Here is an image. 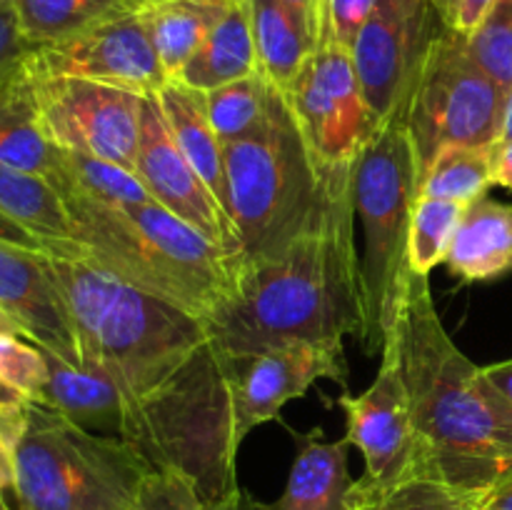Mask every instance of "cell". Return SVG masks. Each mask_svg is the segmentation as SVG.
Masks as SVG:
<instances>
[{"instance_id": "f546056e", "label": "cell", "mask_w": 512, "mask_h": 510, "mask_svg": "<svg viewBox=\"0 0 512 510\" xmlns=\"http://www.w3.org/2000/svg\"><path fill=\"white\" fill-rule=\"evenodd\" d=\"M55 190L60 195L78 193L83 198L98 200V203H143V200H150L133 170L110 163V160L93 158V155L70 153V150H63V173L55 183Z\"/></svg>"}, {"instance_id": "8992f818", "label": "cell", "mask_w": 512, "mask_h": 510, "mask_svg": "<svg viewBox=\"0 0 512 510\" xmlns=\"http://www.w3.org/2000/svg\"><path fill=\"white\" fill-rule=\"evenodd\" d=\"M120 438L150 468L188 475L205 505L238 493L240 445L233 433L230 355L213 335L163 388L125 408Z\"/></svg>"}, {"instance_id": "d4e9b609", "label": "cell", "mask_w": 512, "mask_h": 510, "mask_svg": "<svg viewBox=\"0 0 512 510\" xmlns=\"http://www.w3.org/2000/svg\"><path fill=\"white\" fill-rule=\"evenodd\" d=\"M228 5L205 0H133L168 80H178Z\"/></svg>"}, {"instance_id": "4dcf8cb0", "label": "cell", "mask_w": 512, "mask_h": 510, "mask_svg": "<svg viewBox=\"0 0 512 510\" xmlns=\"http://www.w3.org/2000/svg\"><path fill=\"white\" fill-rule=\"evenodd\" d=\"M463 215L465 205L418 195L408 238V263L413 273L430 275L440 263H445Z\"/></svg>"}, {"instance_id": "f1b7e54d", "label": "cell", "mask_w": 512, "mask_h": 510, "mask_svg": "<svg viewBox=\"0 0 512 510\" xmlns=\"http://www.w3.org/2000/svg\"><path fill=\"white\" fill-rule=\"evenodd\" d=\"M490 148H453L440 155L420 180V195L473 205L493 188Z\"/></svg>"}, {"instance_id": "ba28073f", "label": "cell", "mask_w": 512, "mask_h": 510, "mask_svg": "<svg viewBox=\"0 0 512 510\" xmlns=\"http://www.w3.org/2000/svg\"><path fill=\"white\" fill-rule=\"evenodd\" d=\"M150 463L120 435H98L30 403L15 445L18 510H130Z\"/></svg>"}, {"instance_id": "7dc6e473", "label": "cell", "mask_w": 512, "mask_h": 510, "mask_svg": "<svg viewBox=\"0 0 512 510\" xmlns=\"http://www.w3.org/2000/svg\"><path fill=\"white\" fill-rule=\"evenodd\" d=\"M205 3H218V5H233V3H243V0H205Z\"/></svg>"}, {"instance_id": "7bdbcfd3", "label": "cell", "mask_w": 512, "mask_h": 510, "mask_svg": "<svg viewBox=\"0 0 512 510\" xmlns=\"http://www.w3.org/2000/svg\"><path fill=\"white\" fill-rule=\"evenodd\" d=\"M283 3L290 5L293 10H298L300 15H305L320 35V5H323V0H283Z\"/></svg>"}, {"instance_id": "ab89813d", "label": "cell", "mask_w": 512, "mask_h": 510, "mask_svg": "<svg viewBox=\"0 0 512 510\" xmlns=\"http://www.w3.org/2000/svg\"><path fill=\"white\" fill-rule=\"evenodd\" d=\"M15 488V443L0 430V493Z\"/></svg>"}, {"instance_id": "9c48e42d", "label": "cell", "mask_w": 512, "mask_h": 510, "mask_svg": "<svg viewBox=\"0 0 512 510\" xmlns=\"http://www.w3.org/2000/svg\"><path fill=\"white\" fill-rule=\"evenodd\" d=\"M510 93L470 55L468 35L443 28L405 100L420 180L453 148H493L503 138Z\"/></svg>"}, {"instance_id": "ffe728a7", "label": "cell", "mask_w": 512, "mask_h": 510, "mask_svg": "<svg viewBox=\"0 0 512 510\" xmlns=\"http://www.w3.org/2000/svg\"><path fill=\"white\" fill-rule=\"evenodd\" d=\"M353 445L348 438H320V428L310 433H295V458L290 465L283 495L268 510H350V493L355 480L350 478L348 453Z\"/></svg>"}, {"instance_id": "2e32d148", "label": "cell", "mask_w": 512, "mask_h": 510, "mask_svg": "<svg viewBox=\"0 0 512 510\" xmlns=\"http://www.w3.org/2000/svg\"><path fill=\"white\" fill-rule=\"evenodd\" d=\"M133 173L138 175L153 203L203 233L225 253L240 258V240L233 220L170 138L155 95L143 98Z\"/></svg>"}, {"instance_id": "44dd1931", "label": "cell", "mask_w": 512, "mask_h": 510, "mask_svg": "<svg viewBox=\"0 0 512 510\" xmlns=\"http://www.w3.org/2000/svg\"><path fill=\"white\" fill-rule=\"evenodd\" d=\"M160 105L165 125H168L170 138L180 148V153L188 158L195 173L203 178L210 193L218 198L228 213V180H225V153L223 143L215 135L213 123L208 118V105H205V93L180 83V80H168L163 88L155 93Z\"/></svg>"}, {"instance_id": "83f0119b", "label": "cell", "mask_w": 512, "mask_h": 510, "mask_svg": "<svg viewBox=\"0 0 512 510\" xmlns=\"http://www.w3.org/2000/svg\"><path fill=\"white\" fill-rule=\"evenodd\" d=\"M275 88L260 73L205 93L208 118L220 143L245 138L265 123L273 105Z\"/></svg>"}, {"instance_id": "d6986e66", "label": "cell", "mask_w": 512, "mask_h": 510, "mask_svg": "<svg viewBox=\"0 0 512 510\" xmlns=\"http://www.w3.org/2000/svg\"><path fill=\"white\" fill-rule=\"evenodd\" d=\"M0 163L40 175L50 185L63 173V150L45 130L25 60L0 83Z\"/></svg>"}, {"instance_id": "ee69618b", "label": "cell", "mask_w": 512, "mask_h": 510, "mask_svg": "<svg viewBox=\"0 0 512 510\" xmlns=\"http://www.w3.org/2000/svg\"><path fill=\"white\" fill-rule=\"evenodd\" d=\"M0 335H20V338H25L23 330H20V325L15 323V320L10 318L3 308H0Z\"/></svg>"}, {"instance_id": "1f68e13d", "label": "cell", "mask_w": 512, "mask_h": 510, "mask_svg": "<svg viewBox=\"0 0 512 510\" xmlns=\"http://www.w3.org/2000/svg\"><path fill=\"white\" fill-rule=\"evenodd\" d=\"M475 503L428 475H415L385 490H368L355 480L350 510H473Z\"/></svg>"}, {"instance_id": "8d00e7d4", "label": "cell", "mask_w": 512, "mask_h": 510, "mask_svg": "<svg viewBox=\"0 0 512 510\" xmlns=\"http://www.w3.org/2000/svg\"><path fill=\"white\" fill-rule=\"evenodd\" d=\"M33 45L23 38L13 0H0V83L23 65Z\"/></svg>"}, {"instance_id": "cb8c5ba5", "label": "cell", "mask_w": 512, "mask_h": 510, "mask_svg": "<svg viewBox=\"0 0 512 510\" xmlns=\"http://www.w3.org/2000/svg\"><path fill=\"white\" fill-rule=\"evenodd\" d=\"M48 360V383L40 403L68 415L88 430L120 435L125 400L115 380L100 365H70L55 355Z\"/></svg>"}, {"instance_id": "6da1fadb", "label": "cell", "mask_w": 512, "mask_h": 510, "mask_svg": "<svg viewBox=\"0 0 512 510\" xmlns=\"http://www.w3.org/2000/svg\"><path fill=\"white\" fill-rule=\"evenodd\" d=\"M358 163V160H355ZM228 355L365 335L355 248V165L340 170L325 213L280 255L240 265L233 298L208 320Z\"/></svg>"}, {"instance_id": "f35d334b", "label": "cell", "mask_w": 512, "mask_h": 510, "mask_svg": "<svg viewBox=\"0 0 512 510\" xmlns=\"http://www.w3.org/2000/svg\"><path fill=\"white\" fill-rule=\"evenodd\" d=\"M473 510H512V473L475 503Z\"/></svg>"}, {"instance_id": "4316f807", "label": "cell", "mask_w": 512, "mask_h": 510, "mask_svg": "<svg viewBox=\"0 0 512 510\" xmlns=\"http://www.w3.org/2000/svg\"><path fill=\"white\" fill-rule=\"evenodd\" d=\"M13 8L23 38L45 48L133 8V0H13Z\"/></svg>"}, {"instance_id": "d6a6232c", "label": "cell", "mask_w": 512, "mask_h": 510, "mask_svg": "<svg viewBox=\"0 0 512 510\" xmlns=\"http://www.w3.org/2000/svg\"><path fill=\"white\" fill-rule=\"evenodd\" d=\"M470 55L485 73L512 90V0H493L478 28L468 35Z\"/></svg>"}, {"instance_id": "4fadbf2b", "label": "cell", "mask_w": 512, "mask_h": 510, "mask_svg": "<svg viewBox=\"0 0 512 510\" xmlns=\"http://www.w3.org/2000/svg\"><path fill=\"white\" fill-rule=\"evenodd\" d=\"M345 410V438L363 453L365 475L358 483L368 490H385L420 473L418 438L410 415L408 388L395 338L380 350V368L360 395H340Z\"/></svg>"}, {"instance_id": "5bb4252c", "label": "cell", "mask_w": 512, "mask_h": 510, "mask_svg": "<svg viewBox=\"0 0 512 510\" xmlns=\"http://www.w3.org/2000/svg\"><path fill=\"white\" fill-rule=\"evenodd\" d=\"M323 378L348 388L343 340L290 343L253 355H230V403L238 445L250 430L278 418L285 403L303 398Z\"/></svg>"}, {"instance_id": "74e56055", "label": "cell", "mask_w": 512, "mask_h": 510, "mask_svg": "<svg viewBox=\"0 0 512 510\" xmlns=\"http://www.w3.org/2000/svg\"><path fill=\"white\" fill-rule=\"evenodd\" d=\"M490 163H493V183L512 190V140L500 138L490 148Z\"/></svg>"}, {"instance_id": "f6af8a7d", "label": "cell", "mask_w": 512, "mask_h": 510, "mask_svg": "<svg viewBox=\"0 0 512 510\" xmlns=\"http://www.w3.org/2000/svg\"><path fill=\"white\" fill-rule=\"evenodd\" d=\"M23 395L18 393V390H13L10 385H5L3 380H0V405H13V403H23Z\"/></svg>"}, {"instance_id": "603a6c76", "label": "cell", "mask_w": 512, "mask_h": 510, "mask_svg": "<svg viewBox=\"0 0 512 510\" xmlns=\"http://www.w3.org/2000/svg\"><path fill=\"white\" fill-rule=\"evenodd\" d=\"M248 13L258 73L280 93H288L318 48V30L283 0H248Z\"/></svg>"}, {"instance_id": "52a82bcc", "label": "cell", "mask_w": 512, "mask_h": 510, "mask_svg": "<svg viewBox=\"0 0 512 510\" xmlns=\"http://www.w3.org/2000/svg\"><path fill=\"white\" fill-rule=\"evenodd\" d=\"M418 195V155L400 110L378 125L355 163V215L363 225L365 335L360 345L368 355H380L398 323L410 275L408 238Z\"/></svg>"}, {"instance_id": "60d3db41", "label": "cell", "mask_w": 512, "mask_h": 510, "mask_svg": "<svg viewBox=\"0 0 512 510\" xmlns=\"http://www.w3.org/2000/svg\"><path fill=\"white\" fill-rule=\"evenodd\" d=\"M483 373L485 378L490 380V385H493V388L512 405V358L500 360V363L493 365H485Z\"/></svg>"}, {"instance_id": "9a60e30c", "label": "cell", "mask_w": 512, "mask_h": 510, "mask_svg": "<svg viewBox=\"0 0 512 510\" xmlns=\"http://www.w3.org/2000/svg\"><path fill=\"white\" fill-rule=\"evenodd\" d=\"M25 63L40 73L95 80L138 95H155L168 83V75L133 8L63 43L33 48Z\"/></svg>"}, {"instance_id": "277c9868", "label": "cell", "mask_w": 512, "mask_h": 510, "mask_svg": "<svg viewBox=\"0 0 512 510\" xmlns=\"http://www.w3.org/2000/svg\"><path fill=\"white\" fill-rule=\"evenodd\" d=\"M75 243L125 283L210 320L238 288L240 258L153 200L98 203L63 193Z\"/></svg>"}, {"instance_id": "836d02e7", "label": "cell", "mask_w": 512, "mask_h": 510, "mask_svg": "<svg viewBox=\"0 0 512 510\" xmlns=\"http://www.w3.org/2000/svg\"><path fill=\"white\" fill-rule=\"evenodd\" d=\"M0 380L30 403H40L48 383L45 350L35 343H25L20 335H0Z\"/></svg>"}, {"instance_id": "b9f144b4", "label": "cell", "mask_w": 512, "mask_h": 510, "mask_svg": "<svg viewBox=\"0 0 512 510\" xmlns=\"http://www.w3.org/2000/svg\"><path fill=\"white\" fill-rule=\"evenodd\" d=\"M205 510H268V503H260V500H255L248 490L240 488L238 493L230 495L228 500H223V503L218 505H208Z\"/></svg>"}, {"instance_id": "bcb514c9", "label": "cell", "mask_w": 512, "mask_h": 510, "mask_svg": "<svg viewBox=\"0 0 512 510\" xmlns=\"http://www.w3.org/2000/svg\"><path fill=\"white\" fill-rule=\"evenodd\" d=\"M503 138L512 140V90L508 98V113H505V128H503Z\"/></svg>"}, {"instance_id": "e575fe53", "label": "cell", "mask_w": 512, "mask_h": 510, "mask_svg": "<svg viewBox=\"0 0 512 510\" xmlns=\"http://www.w3.org/2000/svg\"><path fill=\"white\" fill-rule=\"evenodd\" d=\"M193 480L180 470L150 468L140 480L130 510H205Z\"/></svg>"}, {"instance_id": "7402d4cb", "label": "cell", "mask_w": 512, "mask_h": 510, "mask_svg": "<svg viewBox=\"0 0 512 510\" xmlns=\"http://www.w3.org/2000/svg\"><path fill=\"white\" fill-rule=\"evenodd\" d=\"M445 263L463 283H488L512 273V205L493 198L468 205Z\"/></svg>"}, {"instance_id": "8fae6325", "label": "cell", "mask_w": 512, "mask_h": 510, "mask_svg": "<svg viewBox=\"0 0 512 510\" xmlns=\"http://www.w3.org/2000/svg\"><path fill=\"white\" fill-rule=\"evenodd\" d=\"M28 73L40 118L60 150L93 155L135 170L145 95L33 68Z\"/></svg>"}, {"instance_id": "7a4b0ae2", "label": "cell", "mask_w": 512, "mask_h": 510, "mask_svg": "<svg viewBox=\"0 0 512 510\" xmlns=\"http://www.w3.org/2000/svg\"><path fill=\"white\" fill-rule=\"evenodd\" d=\"M390 335L408 388L420 473L478 503L512 473V405L450 338L428 275L410 270Z\"/></svg>"}, {"instance_id": "30bf717a", "label": "cell", "mask_w": 512, "mask_h": 510, "mask_svg": "<svg viewBox=\"0 0 512 510\" xmlns=\"http://www.w3.org/2000/svg\"><path fill=\"white\" fill-rule=\"evenodd\" d=\"M285 98L323 168L355 165L360 150L378 130L360 88L353 53L330 35H320L318 48Z\"/></svg>"}, {"instance_id": "7c38bea8", "label": "cell", "mask_w": 512, "mask_h": 510, "mask_svg": "<svg viewBox=\"0 0 512 510\" xmlns=\"http://www.w3.org/2000/svg\"><path fill=\"white\" fill-rule=\"evenodd\" d=\"M443 28L433 0H375L350 45L375 123L405 108L425 53Z\"/></svg>"}, {"instance_id": "d590c367", "label": "cell", "mask_w": 512, "mask_h": 510, "mask_svg": "<svg viewBox=\"0 0 512 510\" xmlns=\"http://www.w3.org/2000/svg\"><path fill=\"white\" fill-rule=\"evenodd\" d=\"M375 0H323L320 5V35L340 40L350 48L368 18Z\"/></svg>"}, {"instance_id": "484cf974", "label": "cell", "mask_w": 512, "mask_h": 510, "mask_svg": "<svg viewBox=\"0 0 512 510\" xmlns=\"http://www.w3.org/2000/svg\"><path fill=\"white\" fill-rule=\"evenodd\" d=\"M255 73H258V55H255L253 28H250L248 0H243L225 8L178 80L200 93H208Z\"/></svg>"}, {"instance_id": "3957f363", "label": "cell", "mask_w": 512, "mask_h": 510, "mask_svg": "<svg viewBox=\"0 0 512 510\" xmlns=\"http://www.w3.org/2000/svg\"><path fill=\"white\" fill-rule=\"evenodd\" d=\"M45 255L83 365H100L115 380L125 408L163 388L208 343V320L108 273L78 243Z\"/></svg>"}, {"instance_id": "ac0fdd59", "label": "cell", "mask_w": 512, "mask_h": 510, "mask_svg": "<svg viewBox=\"0 0 512 510\" xmlns=\"http://www.w3.org/2000/svg\"><path fill=\"white\" fill-rule=\"evenodd\" d=\"M0 238L43 253L75 245L73 220L55 185L0 163Z\"/></svg>"}, {"instance_id": "c3c4849f", "label": "cell", "mask_w": 512, "mask_h": 510, "mask_svg": "<svg viewBox=\"0 0 512 510\" xmlns=\"http://www.w3.org/2000/svg\"><path fill=\"white\" fill-rule=\"evenodd\" d=\"M0 510H10V508H8V503H5L3 493H0Z\"/></svg>"}, {"instance_id": "e0dca14e", "label": "cell", "mask_w": 512, "mask_h": 510, "mask_svg": "<svg viewBox=\"0 0 512 510\" xmlns=\"http://www.w3.org/2000/svg\"><path fill=\"white\" fill-rule=\"evenodd\" d=\"M0 308L40 350L83 365L78 335L43 250L0 238Z\"/></svg>"}, {"instance_id": "5b68a950", "label": "cell", "mask_w": 512, "mask_h": 510, "mask_svg": "<svg viewBox=\"0 0 512 510\" xmlns=\"http://www.w3.org/2000/svg\"><path fill=\"white\" fill-rule=\"evenodd\" d=\"M223 153L228 215L240 240V265L275 258L313 228L343 170L318 163L278 88L265 123L245 138L225 143Z\"/></svg>"}]
</instances>
